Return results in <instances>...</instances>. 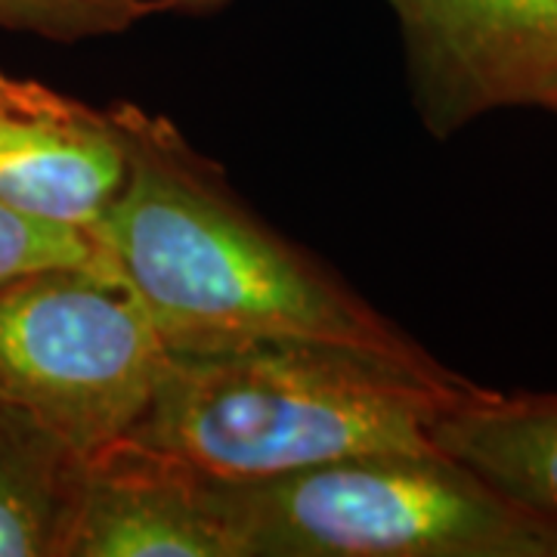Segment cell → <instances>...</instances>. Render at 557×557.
I'll list each match as a JSON object with an SVG mask.
<instances>
[{"instance_id":"1","label":"cell","mask_w":557,"mask_h":557,"mask_svg":"<svg viewBox=\"0 0 557 557\" xmlns=\"http://www.w3.org/2000/svg\"><path fill=\"white\" fill-rule=\"evenodd\" d=\"M127 180L90 239L174 354L258 341H335L437 362L325 260L242 199L174 121L112 102Z\"/></svg>"},{"instance_id":"2","label":"cell","mask_w":557,"mask_h":557,"mask_svg":"<svg viewBox=\"0 0 557 557\" xmlns=\"http://www.w3.org/2000/svg\"><path fill=\"white\" fill-rule=\"evenodd\" d=\"M483 394L443 362L335 341L174 354L124 440L214 480H267L372 453H431L434 424Z\"/></svg>"},{"instance_id":"3","label":"cell","mask_w":557,"mask_h":557,"mask_svg":"<svg viewBox=\"0 0 557 557\" xmlns=\"http://www.w3.org/2000/svg\"><path fill=\"white\" fill-rule=\"evenodd\" d=\"M208 480L236 557H557V520L443 449Z\"/></svg>"},{"instance_id":"4","label":"cell","mask_w":557,"mask_h":557,"mask_svg":"<svg viewBox=\"0 0 557 557\" xmlns=\"http://www.w3.org/2000/svg\"><path fill=\"white\" fill-rule=\"evenodd\" d=\"M164 362L152 319L100 251L0 285V397L84 458L131 434Z\"/></svg>"},{"instance_id":"5","label":"cell","mask_w":557,"mask_h":557,"mask_svg":"<svg viewBox=\"0 0 557 557\" xmlns=\"http://www.w3.org/2000/svg\"><path fill=\"white\" fill-rule=\"evenodd\" d=\"M421 127L456 137L498 109L557 115V0H387Z\"/></svg>"},{"instance_id":"6","label":"cell","mask_w":557,"mask_h":557,"mask_svg":"<svg viewBox=\"0 0 557 557\" xmlns=\"http://www.w3.org/2000/svg\"><path fill=\"white\" fill-rule=\"evenodd\" d=\"M127 180L109 109L0 69V205L90 236Z\"/></svg>"},{"instance_id":"7","label":"cell","mask_w":557,"mask_h":557,"mask_svg":"<svg viewBox=\"0 0 557 557\" xmlns=\"http://www.w3.org/2000/svg\"><path fill=\"white\" fill-rule=\"evenodd\" d=\"M65 557H236L211 480L119 440L87 456Z\"/></svg>"},{"instance_id":"8","label":"cell","mask_w":557,"mask_h":557,"mask_svg":"<svg viewBox=\"0 0 557 557\" xmlns=\"http://www.w3.org/2000/svg\"><path fill=\"white\" fill-rule=\"evenodd\" d=\"M434 443L502 496L557 520V391L483 387L440 418Z\"/></svg>"},{"instance_id":"9","label":"cell","mask_w":557,"mask_h":557,"mask_svg":"<svg viewBox=\"0 0 557 557\" xmlns=\"http://www.w3.org/2000/svg\"><path fill=\"white\" fill-rule=\"evenodd\" d=\"M87 458L0 397V557H65Z\"/></svg>"},{"instance_id":"10","label":"cell","mask_w":557,"mask_h":557,"mask_svg":"<svg viewBox=\"0 0 557 557\" xmlns=\"http://www.w3.org/2000/svg\"><path fill=\"white\" fill-rule=\"evenodd\" d=\"M156 13H164L161 0H0V32L78 44L131 32Z\"/></svg>"},{"instance_id":"11","label":"cell","mask_w":557,"mask_h":557,"mask_svg":"<svg viewBox=\"0 0 557 557\" xmlns=\"http://www.w3.org/2000/svg\"><path fill=\"white\" fill-rule=\"evenodd\" d=\"M94 258H97V245L90 236L22 218L0 205V285L44 267L84 263Z\"/></svg>"},{"instance_id":"12","label":"cell","mask_w":557,"mask_h":557,"mask_svg":"<svg viewBox=\"0 0 557 557\" xmlns=\"http://www.w3.org/2000/svg\"><path fill=\"white\" fill-rule=\"evenodd\" d=\"M220 3H226V0H161L164 10H189V13H201V10H211Z\"/></svg>"}]
</instances>
